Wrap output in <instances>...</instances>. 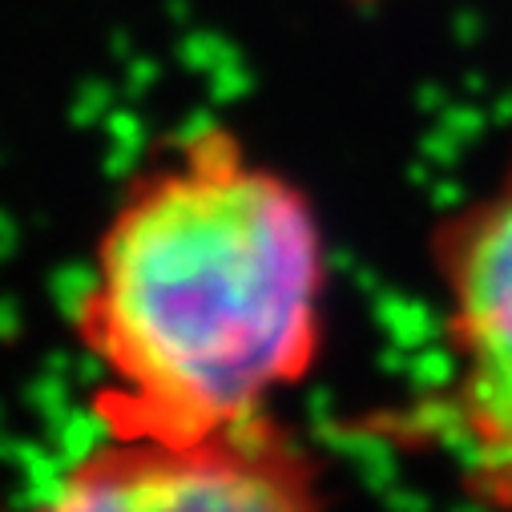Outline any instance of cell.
<instances>
[{"mask_svg":"<svg viewBox=\"0 0 512 512\" xmlns=\"http://www.w3.org/2000/svg\"><path fill=\"white\" fill-rule=\"evenodd\" d=\"M323 500L319 456L275 416L198 440L97 432L45 496L53 508L81 512H299Z\"/></svg>","mask_w":512,"mask_h":512,"instance_id":"3","label":"cell"},{"mask_svg":"<svg viewBox=\"0 0 512 512\" xmlns=\"http://www.w3.org/2000/svg\"><path fill=\"white\" fill-rule=\"evenodd\" d=\"M331 254L311 194L202 121L121 186L73 307L105 436L198 440L311 379Z\"/></svg>","mask_w":512,"mask_h":512,"instance_id":"1","label":"cell"},{"mask_svg":"<svg viewBox=\"0 0 512 512\" xmlns=\"http://www.w3.org/2000/svg\"><path fill=\"white\" fill-rule=\"evenodd\" d=\"M444 379L420 416L460 492L512 512V130L496 170L428 230Z\"/></svg>","mask_w":512,"mask_h":512,"instance_id":"2","label":"cell"}]
</instances>
